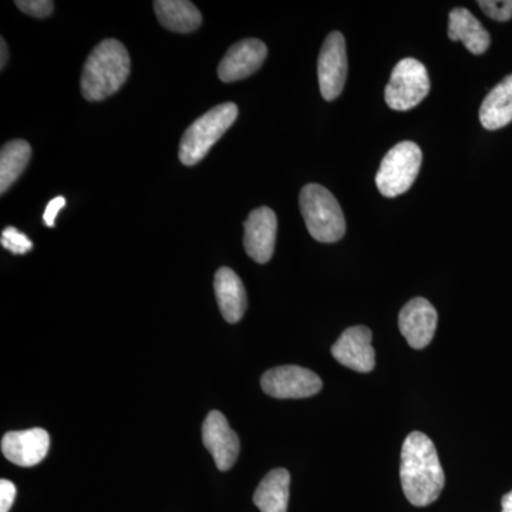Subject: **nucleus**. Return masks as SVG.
I'll return each instance as SVG.
<instances>
[{"mask_svg": "<svg viewBox=\"0 0 512 512\" xmlns=\"http://www.w3.org/2000/svg\"><path fill=\"white\" fill-rule=\"evenodd\" d=\"M299 204L309 234L316 241L333 244L346 232L345 215L335 195L319 184H308L302 188Z\"/></svg>", "mask_w": 512, "mask_h": 512, "instance_id": "7ed1b4c3", "label": "nucleus"}, {"mask_svg": "<svg viewBox=\"0 0 512 512\" xmlns=\"http://www.w3.org/2000/svg\"><path fill=\"white\" fill-rule=\"evenodd\" d=\"M430 93V77L426 66L407 57L396 64L390 82L384 90V99L390 109L412 110Z\"/></svg>", "mask_w": 512, "mask_h": 512, "instance_id": "423d86ee", "label": "nucleus"}, {"mask_svg": "<svg viewBox=\"0 0 512 512\" xmlns=\"http://www.w3.org/2000/svg\"><path fill=\"white\" fill-rule=\"evenodd\" d=\"M238 117V106L235 103H224L214 107L194 121L181 138L178 156L184 165H195L210 153L212 147Z\"/></svg>", "mask_w": 512, "mask_h": 512, "instance_id": "20e7f679", "label": "nucleus"}, {"mask_svg": "<svg viewBox=\"0 0 512 512\" xmlns=\"http://www.w3.org/2000/svg\"><path fill=\"white\" fill-rule=\"evenodd\" d=\"M16 6L22 12L28 13L33 18H47L52 15L55 3L49 2V0H19L16 2Z\"/></svg>", "mask_w": 512, "mask_h": 512, "instance_id": "5701e85b", "label": "nucleus"}, {"mask_svg": "<svg viewBox=\"0 0 512 512\" xmlns=\"http://www.w3.org/2000/svg\"><path fill=\"white\" fill-rule=\"evenodd\" d=\"M32 157V147L28 141L12 140L0 151V192L6 191L16 183Z\"/></svg>", "mask_w": 512, "mask_h": 512, "instance_id": "aec40b11", "label": "nucleus"}, {"mask_svg": "<svg viewBox=\"0 0 512 512\" xmlns=\"http://www.w3.org/2000/svg\"><path fill=\"white\" fill-rule=\"evenodd\" d=\"M15 498L16 485L9 480L0 481V512H9Z\"/></svg>", "mask_w": 512, "mask_h": 512, "instance_id": "b1692460", "label": "nucleus"}, {"mask_svg": "<svg viewBox=\"0 0 512 512\" xmlns=\"http://www.w3.org/2000/svg\"><path fill=\"white\" fill-rule=\"evenodd\" d=\"M49 447L50 436L43 429L9 431L2 439L3 456L20 467H33L42 463Z\"/></svg>", "mask_w": 512, "mask_h": 512, "instance_id": "4468645a", "label": "nucleus"}, {"mask_svg": "<svg viewBox=\"0 0 512 512\" xmlns=\"http://www.w3.org/2000/svg\"><path fill=\"white\" fill-rule=\"evenodd\" d=\"M154 10L161 25L171 32L191 33L202 23L200 10L188 0H157Z\"/></svg>", "mask_w": 512, "mask_h": 512, "instance_id": "6ab92c4d", "label": "nucleus"}, {"mask_svg": "<svg viewBox=\"0 0 512 512\" xmlns=\"http://www.w3.org/2000/svg\"><path fill=\"white\" fill-rule=\"evenodd\" d=\"M0 55H2V59H0V67L2 70L5 69L6 63H8V46H6L5 39H2L0 42Z\"/></svg>", "mask_w": 512, "mask_h": 512, "instance_id": "a878e982", "label": "nucleus"}, {"mask_svg": "<svg viewBox=\"0 0 512 512\" xmlns=\"http://www.w3.org/2000/svg\"><path fill=\"white\" fill-rule=\"evenodd\" d=\"M420 147L413 141H402L384 156L376 174V185L383 197L394 198L412 188L420 173Z\"/></svg>", "mask_w": 512, "mask_h": 512, "instance_id": "39448f33", "label": "nucleus"}, {"mask_svg": "<svg viewBox=\"0 0 512 512\" xmlns=\"http://www.w3.org/2000/svg\"><path fill=\"white\" fill-rule=\"evenodd\" d=\"M348 77V53L346 42L340 32L326 37L318 59L320 93L326 101L338 99Z\"/></svg>", "mask_w": 512, "mask_h": 512, "instance_id": "0eeeda50", "label": "nucleus"}, {"mask_svg": "<svg viewBox=\"0 0 512 512\" xmlns=\"http://www.w3.org/2000/svg\"><path fill=\"white\" fill-rule=\"evenodd\" d=\"M64 205H66V198L64 197L53 198V200L47 204L45 214H43V221H45L47 227H55L57 214H59V211L63 210Z\"/></svg>", "mask_w": 512, "mask_h": 512, "instance_id": "393cba45", "label": "nucleus"}, {"mask_svg": "<svg viewBox=\"0 0 512 512\" xmlns=\"http://www.w3.org/2000/svg\"><path fill=\"white\" fill-rule=\"evenodd\" d=\"M501 507H503V511L501 512H512V491L504 495L503 501H501Z\"/></svg>", "mask_w": 512, "mask_h": 512, "instance_id": "bb28decb", "label": "nucleus"}, {"mask_svg": "<svg viewBox=\"0 0 512 512\" xmlns=\"http://www.w3.org/2000/svg\"><path fill=\"white\" fill-rule=\"evenodd\" d=\"M262 390L275 399H305L322 390V380L299 366H281L268 370L261 379Z\"/></svg>", "mask_w": 512, "mask_h": 512, "instance_id": "6e6552de", "label": "nucleus"}, {"mask_svg": "<svg viewBox=\"0 0 512 512\" xmlns=\"http://www.w3.org/2000/svg\"><path fill=\"white\" fill-rule=\"evenodd\" d=\"M291 474L285 468H276L266 474L254 494V503L261 512H286L289 503Z\"/></svg>", "mask_w": 512, "mask_h": 512, "instance_id": "a211bd4d", "label": "nucleus"}, {"mask_svg": "<svg viewBox=\"0 0 512 512\" xmlns=\"http://www.w3.org/2000/svg\"><path fill=\"white\" fill-rule=\"evenodd\" d=\"M215 296L224 319L237 323L247 311V291L239 276L232 269L220 268L214 279Z\"/></svg>", "mask_w": 512, "mask_h": 512, "instance_id": "2eb2a0df", "label": "nucleus"}, {"mask_svg": "<svg viewBox=\"0 0 512 512\" xmlns=\"http://www.w3.org/2000/svg\"><path fill=\"white\" fill-rule=\"evenodd\" d=\"M400 480L410 504L427 507L440 497L444 478L436 446L424 433L413 431L404 440Z\"/></svg>", "mask_w": 512, "mask_h": 512, "instance_id": "f257e3e1", "label": "nucleus"}, {"mask_svg": "<svg viewBox=\"0 0 512 512\" xmlns=\"http://www.w3.org/2000/svg\"><path fill=\"white\" fill-rule=\"evenodd\" d=\"M480 121L490 131L512 123V74L487 94L480 107Z\"/></svg>", "mask_w": 512, "mask_h": 512, "instance_id": "f3484780", "label": "nucleus"}, {"mask_svg": "<svg viewBox=\"0 0 512 512\" xmlns=\"http://www.w3.org/2000/svg\"><path fill=\"white\" fill-rule=\"evenodd\" d=\"M481 10L497 22H508L512 19V0H480Z\"/></svg>", "mask_w": 512, "mask_h": 512, "instance_id": "4be33fe9", "label": "nucleus"}, {"mask_svg": "<svg viewBox=\"0 0 512 512\" xmlns=\"http://www.w3.org/2000/svg\"><path fill=\"white\" fill-rule=\"evenodd\" d=\"M244 247L258 264H266L274 255L278 220L268 207L256 208L244 222Z\"/></svg>", "mask_w": 512, "mask_h": 512, "instance_id": "1a4fd4ad", "label": "nucleus"}, {"mask_svg": "<svg viewBox=\"0 0 512 512\" xmlns=\"http://www.w3.org/2000/svg\"><path fill=\"white\" fill-rule=\"evenodd\" d=\"M131 60L126 46L116 39H106L94 47L84 64L82 93L84 99L101 101L119 92L130 74Z\"/></svg>", "mask_w": 512, "mask_h": 512, "instance_id": "f03ea898", "label": "nucleus"}, {"mask_svg": "<svg viewBox=\"0 0 512 512\" xmlns=\"http://www.w3.org/2000/svg\"><path fill=\"white\" fill-rule=\"evenodd\" d=\"M202 441L214 457L218 470L228 471L234 467L239 454V439L224 414L217 410L208 414L202 424Z\"/></svg>", "mask_w": 512, "mask_h": 512, "instance_id": "f8f14e48", "label": "nucleus"}, {"mask_svg": "<svg viewBox=\"0 0 512 512\" xmlns=\"http://www.w3.org/2000/svg\"><path fill=\"white\" fill-rule=\"evenodd\" d=\"M372 330L366 326H353L340 335L332 346V355L340 365L355 372L369 373L375 369V349L372 346Z\"/></svg>", "mask_w": 512, "mask_h": 512, "instance_id": "9b49d317", "label": "nucleus"}, {"mask_svg": "<svg viewBox=\"0 0 512 512\" xmlns=\"http://www.w3.org/2000/svg\"><path fill=\"white\" fill-rule=\"evenodd\" d=\"M448 37L453 42H463L468 52L473 55H483L491 43L490 33L466 8L451 10L450 19H448Z\"/></svg>", "mask_w": 512, "mask_h": 512, "instance_id": "dca6fc26", "label": "nucleus"}, {"mask_svg": "<svg viewBox=\"0 0 512 512\" xmlns=\"http://www.w3.org/2000/svg\"><path fill=\"white\" fill-rule=\"evenodd\" d=\"M268 49L258 39H245L229 47L227 55L218 66L221 82L232 83L247 79L264 64Z\"/></svg>", "mask_w": 512, "mask_h": 512, "instance_id": "ddd939ff", "label": "nucleus"}, {"mask_svg": "<svg viewBox=\"0 0 512 512\" xmlns=\"http://www.w3.org/2000/svg\"><path fill=\"white\" fill-rule=\"evenodd\" d=\"M436 308L427 299L414 298L403 306L399 315V328L413 349L429 346L437 329Z\"/></svg>", "mask_w": 512, "mask_h": 512, "instance_id": "9d476101", "label": "nucleus"}, {"mask_svg": "<svg viewBox=\"0 0 512 512\" xmlns=\"http://www.w3.org/2000/svg\"><path fill=\"white\" fill-rule=\"evenodd\" d=\"M2 247L15 255H25L33 249V242L18 228L6 227L2 232Z\"/></svg>", "mask_w": 512, "mask_h": 512, "instance_id": "412c9836", "label": "nucleus"}]
</instances>
